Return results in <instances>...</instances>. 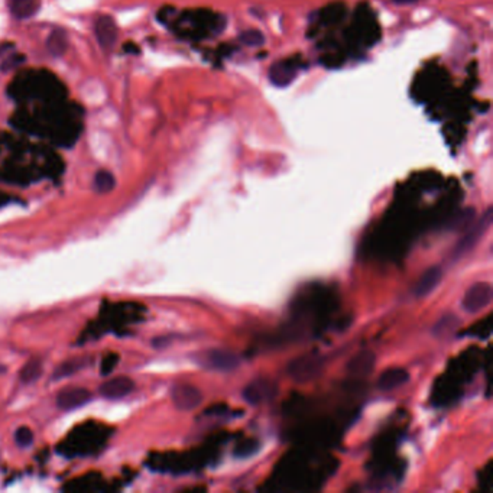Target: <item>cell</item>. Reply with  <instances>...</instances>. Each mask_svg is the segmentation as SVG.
Listing matches in <instances>:
<instances>
[{
	"label": "cell",
	"mask_w": 493,
	"mask_h": 493,
	"mask_svg": "<svg viewBox=\"0 0 493 493\" xmlns=\"http://www.w3.org/2000/svg\"><path fill=\"white\" fill-rule=\"evenodd\" d=\"M409 381L408 370L402 368H391L385 370L377 379V389L382 392L395 391L396 388L404 386Z\"/></svg>",
	"instance_id": "obj_10"
},
{
	"label": "cell",
	"mask_w": 493,
	"mask_h": 493,
	"mask_svg": "<svg viewBox=\"0 0 493 493\" xmlns=\"http://www.w3.org/2000/svg\"><path fill=\"white\" fill-rule=\"evenodd\" d=\"M15 441L21 447H29L33 443V432L29 427H19L15 431Z\"/></svg>",
	"instance_id": "obj_15"
},
{
	"label": "cell",
	"mask_w": 493,
	"mask_h": 493,
	"mask_svg": "<svg viewBox=\"0 0 493 493\" xmlns=\"http://www.w3.org/2000/svg\"><path fill=\"white\" fill-rule=\"evenodd\" d=\"M278 385L267 377H258L244 386L242 395L244 401L251 405H260L268 402L276 396Z\"/></svg>",
	"instance_id": "obj_4"
},
{
	"label": "cell",
	"mask_w": 493,
	"mask_h": 493,
	"mask_svg": "<svg viewBox=\"0 0 493 493\" xmlns=\"http://www.w3.org/2000/svg\"><path fill=\"white\" fill-rule=\"evenodd\" d=\"M135 389V381L129 376H118L104 381L99 386V393L106 400H120Z\"/></svg>",
	"instance_id": "obj_7"
},
{
	"label": "cell",
	"mask_w": 493,
	"mask_h": 493,
	"mask_svg": "<svg viewBox=\"0 0 493 493\" xmlns=\"http://www.w3.org/2000/svg\"><path fill=\"white\" fill-rule=\"evenodd\" d=\"M490 223H492V210L487 208V212L482 216V219H479L475 223H470V226L467 227L464 237L459 242L456 249H454V255H456V258H460L464 253H467L470 249H473V246L479 242V239H482L485 232L489 229Z\"/></svg>",
	"instance_id": "obj_5"
},
{
	"label": "cell",
	"mask_w": 493,
	"mask_h": 493,
	"mask_svg": "<svg viewBox=\"0 0 493 493\" xmlns=\"http://www.w3.org/2000/svg\"><path fill=\"white\" fill-rule=\"evenodd\" d=\"M171 400L180 411H193L203 402V393L189 384H178L171 389Z\"/></svg>",
	"instance_id": "obj_6"
},
{
	"label": "cell",
	"mask_w": 493,
	"mask_h": 493,
	"mask_svg": "<svg viewBox=\"0 0 493 493\" xmlns=\"http://www.w3.org/2000/svg\"><path fill=\"white\" fill-rule=\"evenodd\" d=\"M459 326H460L459 317L451 314V313H448V314H444V315L437 321V323L434 324V327H432V334L437 336V337L444 338V337L451 336L453 333H456L457 329H459Z\"/></svg>",
	"instance_id": "obj_12"
},
{
	"label": "cell",
	"mask_w": 493,
	"mask_h": 493,
	"mask_svg": "<svg viewBox=\"0 0 493 493\" xmlns=\"http://www.w3.org/2000/svg\"><path fill=\"white\" fill-rule=\"evenodd\" d=\"M118 363H119V354H116V353L106 354L100 363V375L109 376L113 370H115Z\"/></svg>",
	"instance_id": "obj_17"
},
{
	"label": "cell",
	"mask_w": 493,
	"mask_h": 493,
	"mask_svg": "<svg viewBox=\"0 0 493 493\" xmlns=\"http://www.w3.org/2000/svg\"><path fill=\"white\" fill-rule=\"evenodd\" d=\"M93 393L87 388H65L56 395V407L63 411L77 409L90 402Z\"/></svg>",
	"instance_id": "obj_8"
},
{
	"label": "cell",
	"mask_w": 493,
	"mask_h": 493,
	"mask_svg": "<svg viewBox=\"0 0 493 493\" xmlns=\"http://www.w3.org/2000/svg\"><path fill=\"white\" fill-rule=\"evenodd\" d=\"M196 362L208 370H216V372H230L236 369L240 363L239 356H236L233 352L224 350V349H210L204 350L197 354Z\"/></svg>",
	"instance_id": "obj_2"
},
{
	"label": "cell",
	"mask_w": 493,
	"mask_h": 493,
	"mask_svg": "<svg viewBox=\"0 0 493 493\" xmlns=\"http://www.w3.org/2000/svg\"><path fill=\"white\" fill-rule=\"evenodd\" d=\"M42 373V362L41 359H31L29 362L24 365V368L19 372V377L24 384H32Z\"/></svg>",
	"instance_id": "obj_13"
},
{
	"label": "cell",
	"mask_w": 493,
	"mask_h": 493,
	"mask_svg": "<svg viewBox=\"0 0 493 493\" xmlns=\"http://www.w3.org/2000/svg\"><path fill=\"white\" fill-rule=\"evenodd\" d=\"M443 269L439 265H435V267H431L428 269H425L423 272V275L418 278V281L415 282L414 285V295L416 298H424L428 294H431L435 288L439 287V283L443 279Z\"/></svg>",
	"instance_id": "obj_9"
},
{
	"label": "cell",
	"mask_w": 493,
	"mask_h": 493,
	"mask_svg": "<svg viewBox=\"0 0 493 493\" xmlns=\"http://www.w3.org/2000/svg\"><path fill=\"white\" fill-rule=\"evenodd\" d=\"M375 363L376 356L372 352H360L347 363V372L353 377H365L373 370Z\"/></svg>",
	"instance_id": "obj_11"
},
{
	"label": "cell",
	"mask_w": 493,
	"mask_h": 493,
	"mask_svg": "<svg viewBox=\"0 0 493 493\" xmlns=\"http://www.w3.org/2000/svg\"><path fill=\"white\" fill-rule=\"evenodd\" d=\"M84 365V360L81 362V360H70V362L64 363L60 366V369L55 372V377H58V376H65V375H70L75 370H79L81 369Z\"/></svg>",
	"instance_id": "obj_18"
},
{
	"label": "cell",
	"mask_w": 493,
	"mask_h": 493,
	"mask_svg": "<svg viewBox=\"0 0 493 493\" xmlns=\"http://www.w3.org/2000/svg\"><path fill=\"white\" fill-rule=\"evenodd\" d=\"M258 450H259L258 440H252L251 439V440L243 441L242 444H237L235 454L239 457H249V456H252L253 453H256Z\"/></svg>",
	"instance_id": "obj_16"
},
{
	"label": "cell",
	"mask_w": 493,
	"mask_h": 493,
	"mask_svg": "<svg viewBox=\"0 0 493 493\" xmlns=\"http://www.w3.org/2000/svg\"><path fill=\"white\" fill-rule=\"evenodd\" d=\"M323 369L324 359L320 354H304L290 362L287 373L297 382H308L318 377Z\"/></svg>",
	"instance_id": "obj_1"
},
{
	"label": "cell",
	"mask_w": 493,
	"mask_h": 493,
	"mask_svg": "<svg viewBox=\"0 0 493 493\" xmlns=\"http://www.w3.org/2000/svg\"><path fill=\"white\" fill-rule=\"evenodd\" d=\"M116 185V180L113 177V174H110L109 171H99L94 177V188H96L97 193H109L111 191L113 188Z\"/></svg>",
	"instance_id": "obj_14"
},
{
	"label": "cell",
	"mask_w": 493,
	"mask_h": 493,
	"mask_svg": "<svg viewBox=\"0 0 493 493\" xmlns=\"http://www.w3.org/2000/svg\"><path fill=\"white\" fill-rule=\"evenodd\" d=\"M395 3H401V5H411V3H416L418 0H393Z\"/></svg>",
	"instance_id": "obj_19"
},
{
	"label": "cell",
	"mask_w": 493,
	"mask_h": 493,
	"mask_svg": "<svg viewBox=\"0 0 493 493\" xmlns=\"http://www.w3.org/2000/svg\"><path fill=\"white\" fill-rule=\"evenodd\" d=\"M493 299V288L489 282H476L466 291L462 299V308L469 314L483 311Z\"/></svg>",
	"instance_id": "obj_3"
}]
</instances>
